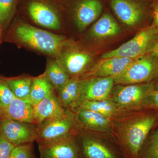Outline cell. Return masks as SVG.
<instances>
[{"label":"cell","instance_id":"1","mask_svg":"<svg viewBox=\"0 0 158 158\" xmlns=\"http://www.w3.org/2000/svg\"><path fill=\"white\" fill-rule=\"evenodd\" d=\"M143 110L119 112L111 118V135L127 158L138 157L157 121V114Z\"/></svg>","mask_w":158,"mask_h":158},{"label":"cell","instance_id":"2","mask_svg":"<svg viewBox=\"0 0 158 158\" xmlns=\"http://www.w3.org/2000/svg\"><path fill=\"white\" fill-rule=\"evenodd\" d=\"M16 23L11 34L18 45L54 59L67 41L64 36L38 28L22 19L18 20Z\"/></svg>","mask_w":158,"mask_h":158},{"label":"cell","instance_id":"3","mask_svg":"<svg viewBox=\"0 0 158 158\" xmlns=\"http://www.w3.org/2000/svg\"><path fill=\"white\" fill-rule=\"evenodd\" d=\"M20 14L40 27L58 31L63 15L59 0H19Z\"/></svg>","mask_w":158,"mask_h":158},{"label":"cell","instance_id":"4","mask_svg":"<svg viewBox=\"0 0 158 158\" xmlns=\"http://www.w3.org/2000/svg\"><path fill=\"white\" fill-rule=\"evenodd\" d=\"M77 138L84 158H127L113 137L81 127Z\"/></svg>","mask_w":158,"mask_h":158},{"label":"cell","instance_id":"5","mask_svg":"<svg viewBox=\"0 0 158 158\" xmlns=\"http://www.w3.org/2000/svg\"><path fill=\"white\" fill-rule=\"evenodd\" d=\"M153 83L132 85H116L114 86L110 98L119 112L146 109V102L154 90Z\"/></svg>","mask_w":158,"mask_h":158},{"label":"cell","instance_id":"6","mask_svg":"<svg viewBox=\"0 0 158 158\" xmlns=\"http://www.w3.org/2000/svg\"><path fill=\"white\" fill-rule=\"evenodd\" d=\"M81 127L75 113L66 109L62 116L46 121L38 127L36 141L38 144H45L76 135Z\"/></svg>","mask_w":158,"mask_h":158},{"label":"cell","instance_id":"7","mask_svg":"<svg viewBox=\"0 0 158 158\" xmlns=\"http://www.w3.org/2000/svg\"><path fill=\"white\" fill-rule=\"evenodd\" d=\"M158 40V30L153 25L141 30L118 48L105 53L102 59L123 57L136 59L148 54Z\"/></svg>","mask_w":158,"mask_h":158},{"label":"cell","instance_id":"8","mask_svg":"<svg viewBox=\"0 0 158 158\" xmlns=\"http://www.w3.org/2000/svg\"><path fill=\"white\" fill-rule=\"evenodd\" d=\"M158 78V57L147 54L136 59L126 70L114 78L115 85L151 83Z\"/></svg>","mask_w":158,"mask_h":158},{"label":"cell","instance_id":"9","mask_svg":"<svg viewBox=\"0 0 158 158\" xmlns=\"http://www.w3.org/2000/svg\"><path fill=\"white\" fill-rule=\"evenodd\" d=\"M63 15L71 16L82 32L100 16L103 6L100 0H59Z\"/></svg>","mask_w":158,"mask_h":158},{"label":"cell","instance_id":"10","mask_svg":"<svg viewBox=\"0 0 158 158\" xmlns=\"http://www.w3.org/2000/svg\"><path fill=\"white\" fill-rule=\"evenodd\" d=\"M55 59L70 78H80L88 71L92 57L67 40Z\"/></svg>","mask_w":158,"mask_h":158},{"label":"cell","instance_id":"11","mask_svg":"<svg viewBox=\"0 0 158 158\" xmlns=\"http://www.w3.org/2000/svg\"><path fill=\"white\" fill-rule=\"evenodd\" d=\"M114 85L115 81L113 77H91L80 79V97L74 110L82 102L86 101L110 98Z\"/></svg>","mask_w":158,"mask_h":158},{"label":"cell","instance_id":"12","mask_svg":"<svg viewBox=\"0 0 158 158\" xmlns=\"http://www.w3.org/2000/svg\"><path fill=\"white\" fill-rule=\"evenodd\" d=\"M0 119V133L15 146L36 141L38 130L36 125L7 118Z\"/></svg>","mask_w":158,"mask_h":158},{"label":"cell","instance_id":"13","mask_svg":"<svg viewBox=\"0 0 158 158\" xmlns=\"http://www.w3.org/2000/svg\"><path fill=\"white\" fill-rule=\"evenodd\" d=\"M40 158H84L77 135L38 144Z\"/></svg>","mask_w":158,"mask_h":158},{"label":"cell","instance_id":"14","mask_svg":"<svg viewBox=\"0 0 158 158\" xmlns=\"http://www.w3.org/2000/svg\"><path fill=\"white\" fill-rule=\"evenodd\" d=\"M110 4L118 19L130 27L140 23L147 13L146 6L137 0H111Z\"/></svg>","mask_w":158,"mask_h":158},{"label":"cell","instance_id":"15","mask_svg":"<svg viewBox=\"0 0 158 158\" xmlns=\"http://www.w3.org/2000/svg\"><path fill=\"white\" fill-rule=\"evenodd\" d=\"M102 59L83 75L80 79L91 77H115L123 73L135 59L118 56Z\"/></svg>","mask_w":158,"mask_h":158},{"label":"cell","instance_id":"16","mask_svg":"<svg viewBox=\"0 0 158 158\" xmlns=\"http://www.w3.org/2000/svg\"><path fill=\"white\" fill-rule=\"evenodd\" d=\"M65 111L55 91L34 106V124L38 128L45 122L62 116Z\"/></svg>","mask_w":158,"mask_h":158},{"label":"cell","instance_id":"17","mask_svg":"<svg viewBox=\"0 0 158 158\" xmlns=\"http://www.w3.org/2000/svg\"><path fill=\"white\" fill-rule=\"evenodd\" d=\"M73 111L82 127L98 132L111 134V118L85 108H77Z\"/></svg>","mask_w":158,"mask_h":158},{"label":"cell","instance_id":"18","mask_svg":"<svg viewBox=\"0 0 158 158\" xmlns=\"http://www.w3.org/2000/svg\"><path fill=\"white\" fill-rule=\"evenodd\" d=\"M34 109L30 101L15 97L8 107L3 110L0 118L34 124Z\"/></svg>","mask_w":158,"mask_h":158},{"label":"cell","instance_id":"19","mask_svg":"<svg viewBox=\"0 0 158 158\" xmlns=\"http://www.w3.org/2000/svg\"><path fill=\"white\" fill-rule=\"evenodd\" d=\"M121 32L118 24L109 13L104 14L92 26L90 35L95 38H104L116 36Z\"/></svg>","mask_w":158,"mask_h":158},{"label":"cell","instance_id":"20","mask_svg":"<svg viewBox=\"0 0 158 158\" xmlns=\"http://www.w3.org/2000/svg\"><path fill=\"white\" fill-rule=\"evenodd\" d=\"M78 77L72 78L57 94L62 106L73 110L76 106L80 97V86Z\"/></svg>","mask_w":158,"mask_h":158},{"label":"cell","instance_id":"21","mask_svg":"<svg viewBox=\"0 0 158 158\" xmlns=\"http://www.w3.org/2000/svg\"><path fill=\"white\" fill-rule=\"evenodd\" d=\"M55 91L53 86L43 73L33 78L29 100L35 106Z\"/></svg>","mask_w":158,"mask_h":158},{"label":"cell","instance_id":"22","mask_svg":"<svg viewBox=\"0 0 158 158\" xmlns=\"http://www.w3.org/2000/svg\"><path fill=\"white\" fill-rule=\"evenodd\" d=\"M44 74L57 92L61 90L70 79V77L55 59L48 60Z\"/></svg>","mask_w":158,"mask_h":158},{"label":"cell","instance_id":"23","mask_svg":"<svg viewBox=\"0 0 158 158\" xmlns=\"http://www.w3.org/2000/svg\"><path fill=\"white\" fill-rule=\"evenodd\" d=\"M77 108L91 110L110 118L116 116L119 112L115 103L110 98L101 100L86 101L81 103Z\"/></svg>","mask_w":158,"mask_h":158},{"label":"cell","instance_id":"24","mask_svg":"<svg viewBox=\"0 0 158 158\" xmlns=\"http://www.w3.org/2000/svg\"><path fill=\"white\" fill-rule=\"evenodd\" d=\"M33 78L30 76L23 75L6 79L15 97L29 100Z\"/></svg>","mask_w":158,"mask_h":158},{"label":"cell","instance_id":"25","mask_svg":"<svg viewBox=\"0 0 158 158\" xmlns=\"http://www.w3.org/2000/svg\"><path fill=\"white\" fill-rule=\"evenodd\" d=\"M137 158H158V129L148 135Z\"/></svg>","mask_w":158,"mask_h":158},{"label":"cell","instance_id":"26","mask_svg":"<svg viewBox=\"0 0 158 158\" xmlns=\"http://www.w3.org/2000/svg\"><path fill=\"white\" fill-rule=\"evenodd\" d=\"M19 0H0V26L7 27L17 11Z\"/></svg>","mask_w":158,"mask_h":158},{"label":"cell","instance_id":"27","mask_svg":"<svg viewBox=\"0 0 158 158\" xmlns=\"http://www.w3.org/2000/svg\"><path fill=\"white\" fill-rule=\"evenodd\" d=\"M15 97L6 79L0 77V104L3 110L8 107Z\"/></svg>","mask_w":158,"mask_h":158},{"label":"cell","instance_id":"28","mask_svg":"<svg viewBox=\"0 0 158 158\" xmlns=\"http://www.w3.org/2000/svg\"><path fill=\"white\" fill-rule=\"evenodd\" d=\"M33 143L15 146L11 152L9 158H33Z\"/></svg>","mask_w":158,"mask_h":158},{"label":"cell","instance_id":"29","mask_svg":"<svg viewBox=\"0 0 158 158\" xmlns=\"http://www.w3.org/2000/svg\"><path fill=\"white\" fill-rule=\"evenodd\" d=\"M15 146L0 133V158H9Z\"/></svg>","mask_w":158,"mask_h":158},{"label":"cell","instance_id":"30","mask_svg":"<svg viewBox=\"0 0 158 158\" xmlns=\"http://www.w3.org/2000/svg\"><path fill=\"white\" fill-rule=\"evenodd\" d=\"M145 108L158 111V90H154L150 94L147 99Z\"/></svg>","mask_w":158,"mask_h":158},{"label":"cell","instance_id":"31","mask_svg":"<svg viewBox=\"0 0 158 158\" xmlns=\"http://www.w3.org/2000/svg\"><path fill=\"white\" fill-rule=\"evenodd\" d=\"M152 14L153 18L152 24L158 30V0L154 4Z\"/></svg>","mask_w":158,"mask_h":158},{"label":"cell","instance_id":"32","mask_svg":"<svg viewBox=\"0 0 158 158\" xmlns=\"http://www.w3.org/2000/svg\"><path fill=\"white\" fill-rule=\"evenodd\" d=\"M148 54H151L153 56L158 57V40Z\"/></svg>","mask_w":158,"mask_h":158},{"label":"cell","instance_id":"33","mask_svg":"<svg viewBox=\"0 0 158 158\" xmlns=\"http://www.w3.org/2000/svg\"><path fill=\"white\" fill-rule=\"evenodd\" d=\"M3 110V109L2 106H1V104H0V116H1V114L2 113Z\"/></svg>","mask_w":158,"mask_h":158},{"label":"cell","instance_id":"34","mask_svg":"<svg viewBox=\"0 0 158 158\" xmlns=\"http://www.w3.org/2000/svg\"><path fill=\"white\" fill-rule=\"evenodd\" d=\"M154 90H158V83L156 85H155Z\"/></svg>","mask_w":158,"mask_h":158},{"label":"cell","instance_id":"35","mask_svg":"<svg viewBox=\"0 0 158 158\" xmlns=\"http://www.w3.org/2000/svg\"><path fill=\"white\" fill-rule=\"evenodd\" d=\"M1 29H0V35H1Z\"/></svg>","mask_w":158,"mask_h":158},{"label":"cell","instance_id":"36","mask_svg":"<svg viewBox=\"0 0 158 158\" xmlns=\"http://www.w3.org/2000/svg\"><path fill=\"white\" fill-rule=\"evenodd\" d=\"M33 158H35V156H34V157H33Z\"/></svg>","mask_w":158,"mask_h":158}]
</instances>
